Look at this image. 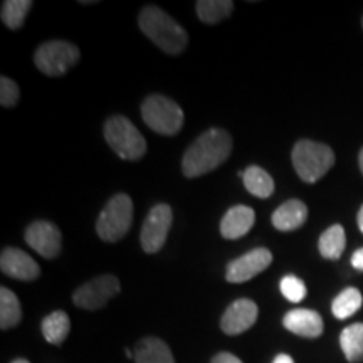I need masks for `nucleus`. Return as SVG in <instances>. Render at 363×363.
<instances>
[{
  "mask_svg": "<svg viewBox=\"0 0 363 363\" xmlns=\"http://www.w3.org/2000/svg\"><path fill=\"white\" fill-rule=\"evenodd\" d=\"M362 26H363V19H362Z\"/></svg>",
  "mask_w": 363,
  "mask_h": 363,
  "instance_id": "nucleus-34",
  "label": "nucleus"
},
{
  "mask_svg": "<svg viewBox=\"0 0 363 363\" xmlns=\"http://www.w3.org/2000/svg\"><path fill=\"white\" fill-rule=\"evenodd\" d=\"M143 121L150 130L160 135H177L184 125V111L174 99L162 96V94H152L145 99L142 104Z\"/></svg>",
  "mask_w": 363,
  "mask_h": 363,
  "instance_id": "nucleus-6",
  "label": "nucleus"
},
{
  "mask_svg": "<svg viewBox=\"0 0 363 363\" xmlns=\"http://www.w3.org/2000/svg\"><path fill=\"white\" fill-rule=\"evenodd\" d=\"M138 26L142 33L157 44L163 52L180 54L185 51L189 43L187 30L179 22L172 19L160 7L148 6L140 12Z\"/></svg>",
  "mask_w": 363,
  "mask_h": 363,
  "instance_id": "nucleus-2",
  "label": "nucleus"
},
{
  "mask_svg": "<svg viewBox=\"0 0 363 363\" xmlns=\"http://www.w3.org/2000/svg\"><path fill=\"white\" fill-rule=\"evenodd\" d=\"M291 158L298 177L308 184H315L325 177L335 163L333 150L313 140H301L294 145Z\"/></svg>",
  "mask_w": 363,
  "mask_h": 363,
  "instance_id": "nucleus-3",
  "label": "nucleus"
},
{
  "mask_svg": "<svg viewBox=\"0 0 363 363\" xmlns=\"http://www.w3.org/2000/svg\"><path fill=\"white\" fill-rule=\"evenodd\" d=\"M30 7V0H7L2 4V22L9 29H21Z\"/></svg>",
  "mask_w": 363,
  "mask_h": 363,
  "instance_id": "nucleus-25",
  "label": "nucleus"
},
{
  "mask_svg": "<svg viewBox=\"0 0 363 363\" xmlns=\"http://www.w3.org/2000/svg\"><path fill=\"white\" fill-rule=\"evenodd\" d=\"M212 363H242V362H240L235 355H233V353L222 352V353H217V355L212 358Z\"/></svg>",
  "mask_w": 363,
  "mask_h": 363,
  "instance_id": "nucleus-28",
  "label": "nucleus"
},
{
  "mask_svg": "<svg viewBox=\"0 0 363 363\" xmlns=\"http://www.w3.org/2000/svg\"><path fill=\"white\" fill-rule=\"evenodd\" d=\"M352 266L358 271H363V247L357 249L352 256Z\"/></svg>",
  "mask_w": 363,
  "mask_h": 363,
  "instance_id": "nucleus-29",
  "label": "nucleus"
},
{
  "mask_svg": "<svg viewBox=\"0 0 363 363\" xmlns=\"http://www.w3.org/2000/svg\"><path fill=\"white\" fill-rule=\"evenodd\" d=\"M71 330V321L67 313L54 311L43 320V335L49 343L61 345L67 338Z\"/></svg>",
  "mask_w": 363,
  "mask_h": 363,
  "instance_id": "nucleus-21",
  "label": "nucleus"
},
{
  "mask_svg": "<svg viewBox=\"0 0 363 363\" xmlns=\"http://www.w3.org/2000/svg\"><path fill=\"white\" fill-rule=\"evenodd\" d=\"M26 242L45 259H54L61 252L62 235L52 222L38 220L26 229Z\"/></svg>",
  "mask_w": 363,
  "mask_h": 363,
  "instance_id": "nucleus-11",
  "label": "nucleus"
},
{
  "mask_svg": "<svg viewBox=\"0 0 363 363\" xmlns=\"http://www.w3.org/2000/svg\"><path fill=\"white\" fill-rule=\"evenodd\" d=\"M0 269L13 279L34 281L39 278L40 267L29 254L16 247H7L0 256Z\"/></svg>",
  "mask_w": 363,
  "mask_h": 363,
  "instance_id": "nucleus-13",
  "label": "nucleus"
},
{
  "mask_svg": "<svg viewBox=\"0 0 363 363\" xmlns=\"http://www.w3.org/2000/svg\"><path fill=\"white\" fill-rule=\"evenodd\" d=\"M256 214L247 206H234L220 220V234L225 239H239L252 229Z\"/></svg>",
  "mask_w": 363,
  "mask_h": 363,
  "instance_id": "nucleus-15",
  "label": "nucleus"
},
{
  "mask_svg": "<svg viewBox=\"0 0 363 363\" xmlns=\"http://www.w3.org/2000/svg\"><path fill=\"white\" fill-rule=\"evenodd\" d=\"M279 288L283 296L291 303H299L306 298V284L293 274L284 276V278L281 279Z\"/></svg>",
  "mask_w": 363,
  "mask_h": 363,
  "instance_id": "nucleus-26",
  "label": "nucleus"
},
{
  "mask_svg": "<svg viewBox=\"0 0 363 363\" xmlns=\"http://www.w3.org/2000/svg\"><path fill=\"white\" fill-rule=\"evenodd\" d=\"M308 219V207L305 202L298 201V199H291V201L284 202L279 206L272 214L271 220L272 225L283 233H289V230L298 229L305 224Z\"/></svg>",
  "mask_w": 363,
  "mask_h": 363,
  "instance_id": "nucleus-16",
  "label": "nucleus"
},
{
  "mask_svg": "<svg viewBox=\"0 0 363 363\" xmlns=\"http://www.w3.org/2000/svg\"><path fill=\"white\" fill-rule=\"evenodd\" d=\"M340 345L348 362H363V323L347 326L340 335Z\"/></svg>",
  "mask_w": 363,
  "mask_h": 363,
  "instance_id": "nucleus-22",
  "label": "nucleus"
},
{
  "mask_svg": "<svg viewBox=\"0 0 363 363\" xmlns=\"http://www.w3.org/2000/svg\"><path fill=\"white\" fill-rule=\"evenodd\" d=\"M358 163H360V170H362V174H363V148H362V152H360V157H358Z\"/></svg>",
  "mask_w": 363,
  "mask_h": 363,
  "instance_id": "nucleus-32",
  "label": "nucleus"
},
{
  "mask_svg": "<svg viewBox=\"0 0 363 363\" xmlns=\"http://www.w3.org/2000/svg\"><path fill=\"white\" fill-rule=\"evenodd\" d=\"M272 363H294L293 358L289 355H286V353H281V355H278L272 360Z\"/></svg>",
  "mask_w": 363,
  "mask_h": 363,
  "instance_id": "nucleus-30",
  "label": "nucleus"
},
{
  "mask_svg": "<svg viewBox=\"0 0 363 363\" xmlns=\"http://www.w3.org/2000/svg\"><path fill=\"white\" fill-rule=\"evenodd\" d=\"M197 16L203 24H219L225 21L234 11V2L230 0H199L195 4Z\"/></svg>",
  "mask_w": 363,
  "mask_h": 363,
  "instance_id": "nucleus-20",
  "label": "nucleus"
},
{
  "mask_svg": "<svg viewBox=\"0 0 363 363\" xmlns=\"http://www.w3.org/2000/svg\"><path fill=\"white\" fill-rule=\"evenodd\" d=\"M22 320V308L19 298L11 289L0 288V328L11 330Z\"/></svg>",
  "mask_w": 363,
  "mask_h": 363,
  "instance_id": "nucleus-23",
  "label": "nucleus"
},
{
  "mask_svg": "<svg viewBox=\"0 0 363 363\" xmlns=\"http://www.w3.org/2000/svg\"><path fill=\"white\" fill-rule=\"evenodd\" d=\"M242 180L244 187H246L247 192L252 194L254 197L267 199L271 197L272 192H274V180H272V177L267 174L266 170H262L261 167H247V169L244 170Z\"/></svg>",
  "mask_w": 363,
  "mask_h": 363,
  "instance_id": "nucleus-18",
  "label": "nucleus"
},
{
  "mask_svg": "<svg viewBox=\"0 0 363 363\" xmlns=\"http://www.w3.org/2000/svg\"><path fill=\"white\" fill-rule=\"evenodd\" d=\"M347 246V235H345L343 227L340 224L331 225L321 234L320 242H318V249L325 259H340Z\"/></svg>",
  "mask_w": 363,
  "mask_h": 363,
  "instance_id": "nucleus-19",
  "label": "nucleus"
},
{
  "mask_svg": "<svg viewBox=\"0 0 363 363\" xmlns=\"http://www.w3.org/2000/svg\"><path fill=\"white\" fill-rule=\"evenodd\" d=\"M136 363H175L169 345L163 340L148 337L140 340L135 347Z\"/></svg>",
  "mask_w": 363,
  "mask_h": 363,
  "instance_id": "nucleus-17",
  "label": "nucleus"
},
{
  "mask_svg": "<svg viewBox=\"0 0 363 363\" xmlns=\"http://www.w3.org/2000/svg\"><path fill=\"white\" fill-rule=\"evenodd\" d=\"M233 152V138L225 130L211 128L199 136L185 152L182 172L189 179L201 177L222 165Z\"/></svg>",
  "mask_w": 363,
  "mask_h": 363,
  "instance_id": "nucleus-1",
  "label": "nucleus"
},
{
  "mask_svg": "<svg viewBox=\"0 0 363 363\" xmlns=\"http://www.w3.org/2000/svg\"><path fill=\"white\" fill-rule=\"evenodd\" d=\"M120 281L116 276L103 274L79 286L72 294V301L78 308L94 311L106 306L108 301L120 293Z\"/></svg>",
  "mask_w": 363,
  "mask_h": 363,
  "instance_id": "nucleus-8",
  "label": "nucleus"
},
{
  "mask_svg": "<svg viewBox=\"0 0 363 363\" xmlns=\"http://www.w3.org/2000/svg\"><path fill=\"white\" fill-rule=\"evenodd\" d=\"M133 202L126 194H116L108 201L96 222V233L106 242H118L130 230Z\"/></svg>",
  "mask_w": 363,
  "mask_h": 363,
  "instance_id": "nucleus-5",
  "label": "nucleus"
},
{
  "mask_svg": "<svg viewBox=\"0 0 363 363\" xmlns=\"http://www.w3.org/2000/svg\"><path fill=\"white\" fill-rule=\"evenodd\" d=\"M272 262V254L269 249L257 247L251 252L244 254L238 259L230 261L225 269V279L229 283H246V281L256 278L262 271L267 269Z\"/></svg>",
  "mask_w": 363,
  "mask_h": 363,
  "instance_id": "nucleus-10",
  "label": "nucleus"
},
{
  "mask_svg": "<svg viewBox=\"0 0 363 363\" xmlns=\"http://www.w3.org/2000/svg\"><path fill=\"white\" fill-rule=\"evenodd\" d=\"M172 208L167 203H158L148 212L147 219L143 222L142 234H140V242L145 252L155 254L160 251L165 244L167 235L172 227Z\"/></svg>",
  "mask_w": 363,
  "mask_h": 363,
  "instance_id": "nucleus-9",
  "label": "nucleus"
},
{
  "mask_svg": "<svg viewBox=\"0 0 363 363\" xmlns=\"http://www.w3.org/2000/svg\"><path fill=\"white\" fill-rule=\"evenodd\" d=\"M358 227H360V230L363 234V206L360 208V212H358Z\"/></svg>",
  "mask_w": 363,
  "mask_h": 363,
  "instance_id": "nucleus-31",
  "label": "nucleus"
},
{
  "mask_svg": "<svg viewBox=\"0 0 363 363\" xmlns=\"http://www.w3.org/2000/svg\"><path fill=\"white\" fill-rule=\"evenodd\" d=\"M78 45L67 40H49L40 44L34 54V62L40 72L48 76H62L78 65Z\"/></svg>",
  "mask_w": 363,
  "mask_h": 363,
  "instance_id": "nucleus-7",
  "label": "nucleus"
},
{
  "mask_svg": "<svg viewBox=\"0 0 363 363\" xmlns=\"http://www.w3.org/2000/svg\"><path fill=\"white\" fill-rule=\"evenodd\" d=\"M12 363H30V362L26 360V358H17V360H13Z\"/></svg>",
  "mask_w": 363,
  "mask_h": 363,
  "instance_id": "nucleus-33",
  "label": "nucleus"
},
{
  "mask_svg": "<svg viewBox=\"0 0 363 363\" xmlns=\"http://www.w3.org/2000/svg\"><path fill=\"white\" fill-rule=\"evenodd\" d=\"M363 298L357 288H347L331 303V311L338 320H347L362 308Z\"/></svg>",
  "mask_w": 363,
  "mask_h": 363,
  "instance_id": "nucleus-24",
  "label": "nucleus"
},
{
  "mask_svg": "<svg viewBox=\"0 0 363 363\" xmlns=\"http://www.w3.org/2000/svg\"><path fill=\"white\" fill-rule=\"evenodd\" d=\"M19 86L13 83L12 79H9L7 76L0 78V103H2V106H16L17 101H19Z\"/></svg>",
  "mask_w": 363,
  "mask_h": 363,
  "instance_id": "nucleus-27",
  "label": "nucleus"
},
{
  "mask_svg": "<svg viewBox=\"0 0 363 363\" xmlns=\"http://www.w3.org/2000/svg\"><path fill=\"white\" fill-rule=\"evenodd\" d=\"M283 325L291 333L305 338L321 337L325 328L323 318L320 316V313L313 310H303V308L286 313L283 318Z\"/></svg>",
  "mask_w": 363,
  "mask_h": 363,
  "instance_id": "nucleus-14",
  "label": "nucleus"
},
{
  "mask_svg": "<svg viewBox=\"0 0 363 363\" xmlns=\"http://www.w3.org/2000/svg\"><path fill=\"white\" fill-rule=\"evenodd\" d=\"M104 138L123 160H140L147 153V142L128 118L115 115L104 123Z\"/></svg>",
  "mask_w": 363,
  "mask_h": 363,
  "instance_id": "nucleus-4",
  "label": "nucleus"
},
{
  "mask_svg": "<svg viewBox=\"0 0 363 363\" xmlns=\"http://www.w3.org/2000/svg\"><path fill=\"white\" fill-rule=\"evenodd\" d=\"M257 315V305L251 299H235V301L227 308L224 315L220 318V328L225 335H240L244 331H247L251 326L256 323Z\"/></svg>",
  "mask_w": 363,
  "mask_h": 363,
  "instance_id": "nucleus-12",
  "label": "nucleus"
}]
</instances>
